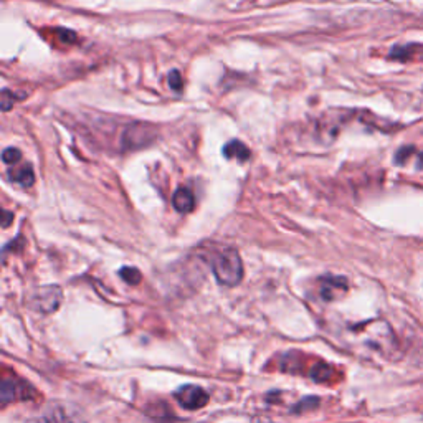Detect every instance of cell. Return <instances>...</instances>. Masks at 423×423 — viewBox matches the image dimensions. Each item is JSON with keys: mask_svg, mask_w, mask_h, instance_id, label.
Wrapping results in <instances>:
<instances>
[{"mask_svg": "<svg viewBox=\"0 0 423 423\" xmlns=\"http://www.w3.org/2000/svg\"><path fill=\"white\" fill-rule=\"evenodd\" d=\"M175 400L185 410H198L208 404V394L198 385H184L175 392Z\"/></svg>", "mask_w": 423, "mask_h": 423, "instance_id": "obj_4", "label": "cell"}, {"mask_svg": "<svg viewBox=\"0 0 423 423\" xmlns=\"http://www.w3.org/2000/svg\"><path fill=\"white\" fill-rule=\"evenodd\" d=\"M223 156L227 159H237L238 163H247L252 154H250V149L242 141H230L225 148H223Z\"/></svg>", "mask_w": 423, "mask_h": 423, "instance_id": "obj_11", "label": "cell"}, {"mask_svg": "<svg viewBox=\"0 0 423 423\" xmlns=\"http://www.w3.org/2000/svg\"><path fill=\"white\" fill-rule=\"evenodd\" d=\"M158 129L151 124L134 123L123 131L121 136V149L123 151H136L143 149L151 143H154Z\"/></svg>", "mask_w": 423, "mask_h": 423, "instance_id": "obj_2", "label": "cell"}, {"mask_svg": "<svg viewBox=\"0 0 423 423\" xmlns=\"http://www.w3.org/2000/svg\"><path fill=\"white\" fill-rule=\"evenodd\" d=\"M347 291V281L342 276H325L321 278V296L326 301H332Z\"/></svg>", "mask_w": 423, "mask_h": 423, "instance_id": "obj_6", "label": "cell"}, {"mask_svg": "<svg viewBox=\"0 0 423 423\" xmlns=\"http://www.w3.org/2000/svg\"><path fill=\"white\" fill-rule=\"evenodd\" d=\"M12 220H14V213H10V212H7V210H4V222H2V227L4 228H7L10 223H12Z\"/></svg>", "mask_w": 423, "mask_h": 423, "instance_id": "obj_17", "label": "cell"}, {"mask_svg": "<svg viewBox=\"0 0 423 423\" xmlns=\"http://www.w3.org/2000/svg\"><path fill=\"white\" fill-rule=\"evenodd\" d=\"M22 159V153L17 148H7L2 153V160L9 165H15Z\"/></svg>", "mask_w": 423, "mask_h": 423, "instance_id": "obj_13", "label": "cell"}, {"mask_svg": "<svg viewBox=\"0 0 423 423\" xmlns=\"http://www.w3.org/2000/svg\"><path fill=\"white\" fill-rule=\"evenodd\" d=\"M7 175L10 180L15 182V184L22 185V187H30V185H34V182H35L34 169H32V165H29V164L10 167Z\"/></svg>", "mask_w": 423, "mask_h": 423, "instance_id": "obj_10", "label": "cell"}, {"mask_svg": "<svg viewBox=\"0 0 423 423\" xmlns=\"http://www.w3.org/2000/svg\"><path fill=\"white\" fill-rule=\"evenodd\" d=\"M169 86L174 91H182V86H184V80H182V75L177 70L170 71V75H169Z\"/></svg>", "mask_w": 423, "mask_h": 423, "instance_id": "obj_14", "label": "cell"}, {"mask_svg": "<svg viewBox=\"0 0 423 423\" xmlns=\"http://www.w3.org/2000/svg\"><path fill=\"white\" fill-rule=\"evenodd\" d=\"M61 301V291L56 286H49V288H40L34 295V305H36L40 311L51 312L58 307Z\"/></svg>", "mask_w": 423, "mask_h": 423, "instance_id": "obj_5", "label": "cell"}, {"mask_svg": "<svg viewBox=\"0 0 423 423\" xmlns=\"http://www.w3.org/2000/svg\"><path fill=\"white\" fill-rule=\"evenodd\" d=\"M22 389H25V382H22V380L4 379V382H2L4 405H7L9 402H15L19 399H30L29 392H22Z\"/></svg>", "mask_w": 423, "mask_h": 423, "instance_id": "obj_8", "label": "cell"}, {"mask_svg": "<svg viewBox=\"0 0 423 423\" xmlns=\"http://www.w3.org/2000/svg\"><path fill=\"white\" fill-rule=\"evenodd\" d=\"M172 203L174 208L180 213H189L195 208V197L189 189L185 187H179L172 195Z\"/></svg>", "mask_w": 423, "mask_h": 423, "instance_id": "obj_9", "label": "cell"}, {"mask_svg": "<svg viewBox=\"0 0 423 423\" xmlns=\"http://www.w3.org/2000/svg\"><path fill=\"white\" fill-rule=\"evenodd\" d=\"M119 275H121V278L126 281L128 285H138L141 278H143V276H141V273H139V270L129 268V266H126V268H123L121 271H119Z\"/></svg>", "mask_w": 423, "mask_h": 423, "instance_id": "obj_12", "label": "cell"}, {"mask_svg": "<svg viewBox=\"0 0 423 423\" xmlns=\"http://www.w3.org/2000/svg\"><path fill=\"white\" fill-rule=\"evenodd\" d=\"M415 153V148H412V146H409V148H402L399 149V153H397L395 156V163L397 164H405L407 159H409L410 154Z\"/></svg>", "mask_w": 423, "mask_h": 423, "instance_id": "obj_16", "label": "cell"}, {"mask_svg": "<svg viewBox=\"0 0 423 423\" xmlns=\"http://www.w3.org/2000/svg\"><path fill=\"white\" fill-rule=\"evenodd\" d=\"M212 270L218 283L225 286H237L243 278V263L235 248H223L215 253Z\"/></svg>", "mask_w": 423, "mask_h": 423, "instance_id": "obj_1", "label": "cell"}, {"mask_svg": "<svg viewBox=\"0 0 423 423\" xmlns=\"http://www.w3.org/2000/svg\"><path fill=\"white\" fill-rule=\"evenodd\" d=\"M390 58L399 61H423V45L409 44V45H397L390 51Z\"/></svg>", "mask_w": 423, "mask_h": 423, "instance_id": "obj_7", "label": "cell"}, {"mask_svg": "<svg viewBox=\"0 0 423 423\" xmlns=\"http://www.w3.org/2000/svg\"><path fill=\"white\" fill-rule=\"evenodd\" d=\"M15 101H17V96L14 93H10L9 90L2 91V111H9Z\"/></svg>", "mask_w": 423, "mask_h": 423, "instance_id": "obj_15", "label": "cell"}, {"mask_svg": "<svg viewBox=\"0 0 423 423\" xmlns=\"http://www.w3.org/2000/svg\"><path fill=\"white\" fill-rule=\"evenodd\" d=\"M34 423H86L80 410L65 404L49 405Z\"/></svg>", "mask_w": 423, "mask_h": 423, "instance_id": "obj_3", "label": "cell"}]
</instances>
